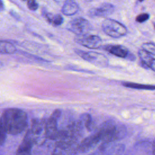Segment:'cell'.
<instances>
[{
  "label": "cell",
  "instance_id": "11",
  "mask_svg": "<svg viewBox=\"0 0 155 155\" xmlns=\"http://www.w3.org/2000/svg\"><path fill=\"white\" fill-rule=\"evenodd\" d=\"M115 10V7L110 3L102 4L99 7L91 8L89 12L91 17H105L112 14Z\"/></svg>",
  "mask_w": 155,
  "mask_h": 155
},
{
  "label": "cell",
  "instance_id": "8",
  "mask_svg": "<svg viewBox=\"0 0 155 155\" xmlns=\"http://www.w3.org/2000/svg\"><path fill=\"white\" fill-rule=\"evenodd\" d=\"M74 41L78 44L92 49H97L102 45V39L97 35H78L74 39Z\"/></svg>",
  "mask_w": 155,
  "mask_h": 155
},
{
  "label": "cell",
  "instance_id": "20",
  "mask_svg": "<svg viewBox=\"0 0 155 155\" xmlns=\"http://www.w3.org/2000/svg\"><path fill=\"white\" fill-rule=\"evenodd\" d=\"M64 22L63 17L59 14L53 15V18L50 21V24H51L54 27H58L61 25Z\"/></svg>",
  "mask_w": 155,
  "mask_h": 155
},
{
  "label": "cell",
  "instance_id": "4",
  "mask_svg": "<svg viewBox=\"0 0 155 155\" xmlns=\"http://www.w3.org/2000/svg\"><path fill=\"white\" fill-rule=\"evenodd\" d=\"M45 124L44 120L39 119H33L31 120L30 128L27 131L26 134L33 139L35 144L44 142L46 138Z\"/></svg>",
  "mask_w": 155,
  "mask_h": 155
},
{
  "label": "cell",
  "instance_id": "6",
  "mask_svg": "<svg viewBox=\"0 0 155 155\" xmlns=\"http://www.w3.org/2000/svg\"><path fill=\"white\" fill-rule=\"evenodd\" d=\"M67 28L76 35H82L87 34L91 30V25L85 18L78 17L70 21L67 25Z\"/></svg>",
  "mask_w": 155,
  "mask_h": 155
},
{
  "label": "cell",
  "instance_id": "5",
  "mask_svg": "<svg viewBox=\"0 0 155 155\" xmlns=\"http://www.w3.org/2000/svg\"><path fill=\"white\" fill-rule=\"evenodd\" d=\"M74 51L83 59L95 65L105 67L108 65V58L102 53L94 51H86L79 49H75Z\"/></svg>",
  "mask_w": 155,
  "mask_h": 155
},
{
  "label": "cell",
  "instance_id": "7",
  "mask_svg": "<svg viewBox=\"0 0 155 155\" xmlns=\"http://www.w3.org/2000/svg\"><path fill=\"white\" fill-rule=\"evenodd\" d=\"M61 115L60 110H56L45 124V134L46 138L50 140H55L58 134V122Z\"/></svg>",
  "mask_w": 155,
  "mask_h": 155
},
{
  "label": "cell",
  "instance_id": "16",
  "mask_svg": "<svg viewBox=\"0 0 155 155\" xmlns=\"http://www.w3.org/2000/svg\"><path fill=\"white\" fill-rule=\"evenodd\" d=\"M16 51L15 46L10 42L0 41V53L13 54Z\"/></svg>",
  "mask_w": 155,
  "mask_h": 155
},
{
  "label": "cell",
  "instance_id": "10",
  "mask_svg": "<svg viewBox=\"0 0 155 155\" xmlns=\"http://www.w3.org/2000/svg\"><path fill=\"white\" fill-rule=\"evenodd\" d=\"M101 142V139L97 132L84 138L81 143L78 145V151L85 153L93 148H95L97 145Z\"/></svg>",
  "mask_w": 155,
  "mask_h": 155
},
{
  "label": "cell",
  "instance_id": "9",
  "mask_svg": "<svg viewBox=\"0 0 155 155\" xmlns=\"http://www.w3.org/2000/svg\"><path fill=\"white\" fill-rule=\"evenodd\" d=\"M78 142L56 143L51 155H76L78 151Z\"/></svg>",
  "mask_w": 155,
  "mask_h": 155
},
{
  "label": "cell",
  "instance_id": "14",
  "mask_svg": "<svg viewBox=\"0 0 155 155\" xmlns=\"http://www.w3.org/2000/svg\"><path fill=\"white\" fill-rule=\"evenodd\" d=\"M105 50L110 53L121 58L131 57V54L128 48L121 45H108L105 47Z\"/></svg>",
  "mask_w": 155,
  "mask_h": 155
},
{
  "label": "cell",
  "instance_id": "24",
  "mask_svg": "<svg viewBox=\"0 0 155 155\" xmlns=\"http://www.w3.org/2000/svg\"><path fill=\"white\" fill-rule=\"evenodd\" d=\"M4 5H3V2L2 1V0H0V10H1L3 8Z\"/></svg>",
  "mask_w": 155,
  "mask_h": 155
},
{
  "label": "cell",
  "instance_id": "21",
  "mask_svg": "<svg viewBox=\"0 0 155 155\" xmlns=\"http://www.w3.org/2000/svg\"><path fill=\"white\" fill-rule=\"evenodd\" d=\"M142 49L145 51L155 55V45L153 42H146L142 46Z\"/></svg>",
  "mask_w": 155,
  "mask_h": 155
},
{
  "label": "cell",
  "instance_id": "22",
  "mask_svg": "<svg viewBox=\"0 0 155 155\" xmlns=\"http://www.w3.org/2000/svg\"><path fill=\"white\" fill-rule=\"evenodd\" d=\"M150 14L147 13H140L137 15L136 18V21L139 23H143L145 21H148L150 18Z\"/></svg>",
  "mask_w": 155,
  "mask_h": 155
},
{
  "label": "cell",
  "instance_id": "23",
  "mask_svg": "<svg viewBox=\"0 0 155 155\" xmlns=\"http://www.w3.org/2000/svg\"><path fill=\"white\" fill-rule=\"evenodd\" d=\"M27 7L32 11H36L39 7V4L36 0H27Z\"/></svg>",
  "mask_w": 155,
  "mask_h": 155
},
{
  "label": "cell",
  "instance_id": "26",
  "mask_svg": "<svg viewBox=\"0 0 155 155\" xmlns=\"http://www.w3.org/2000/svg\"><path fill=\"white\" fill-rule=\"evenodd\" d=\"M22 1H27V0H22Z\"/></svg>",
  "mask_w": 155,
  "mask_h": 155
},
{
  "label": "cell",
  "instance_id": "18",
  "mask_svg": "<svg viewBox=\"0 0 155 155\" xmlns=\"http://www.w3.org/2000/svg\"><path fill=\"white\" fill-rule=\"evenodd\" d=\"M79 121L81 122L84 128H85L88 131H92L94 124L93 122L91 116L89 114H87V113L83 114L81 116L79 119Z\"/></svg>",
  "mask_w": 155,
  "mask_h": 155
},
{
  "label": "cell",
  "instance_id": "2",
  "mask_svg": "<svg viewBox=\"0 0 155 155\" xmlns=\"http://www.w3.org/2000/svg\"><path fill=\"white\" fill-rule=\"evenodd\" d=\"M101 142L109 143L124 138L127 134L126 127L122 124H116L112 120H108L102 123L97 131Z\"/></svg>",
  "mask_w": 155,
  "mask_h": 155
},
{
  "label": "cell",
  "instance_id": "12",
  "mask_svg": "<svg viewBox=\"0 0 155 155\" xmlns=\"http://www.w3.org/2000/svg\"><path fill=\"white\" fill-rule=\"evenodd\" d=\"M138 55L140 58V63L142 66L146 68H150L153 71L155 70V58L154 56L148 53L143 49H140L138 51Z\"/></svg>",
  "mask_w": 155,
  "mask_h": 155
},
{
  "label": "cell",
  "instance_id": "15",
  "mask_svg": "<svg viewBox=\"0 0 155 155\" xmlns=\"http://www.w3.org/2000/svg\"><path fill=\"white\" fill-rule=\"evenodd\" d=\"M79 5L74 0H67L61 9L62 13L65 16H73L79 10Z\"/></svg>",
  "mask_w": 155,
  "mask_h": 155
},
{
  "label": "cell",
  "instance_id": "1",
  "mask_svg": "<svg viewBox=\"0 0 155 155\" xmlns=\"http://www.w3.org/2000/svg\"><path fill=\"white\" fill-rule=\"evenodd\" d=\"M1 118L7 129V133L17 135L22 133L28 124V117L26 113L19 108H8L5 110Z\"/></svg>",
  "mask_w": 155,
  "mask_h": 155
},
{
  "label": "cell",
  "instance_id": "25",
  "mask_svg": "<svg viewBox=\"0 0 155 155\" xmlns=\"http://www.w3.org/2000/svg\"><path fill=\"white\" fill-rule=\"evenodd\" d=\"M139 1H140V2H142V1H143V0H139Z\"/></svg>",
  "mask_w": 155,
  "mask_h": 155
},
{
  "label": "cell",
  "instance_id": "13",
  "mask_svg": "<svg viewBox=\"0 0 155 155\" xmlns=\"http://www.w3.org/2000/svg\"><path fill=\"white\" fill-rule=\"evenodd\" d=\"M35 144L32 139L25 134L22 142L16 151L15 155H31V149Z\"/></svg>",
  "mask_w": 155,
  "mask_h": 155
},
{
  "label": "cell",
  "instance_id": "17",
  "mask_svg": "<svg viewBox=\"0 0 155 155\" xmlns=\"http://www.w3.org/2000/svg\"><path fill=\"white\" fill-rule=\"evenodd\" d=\"M122 85L125 87L135 88V89H140V90H154L155 88L154 85H149V84H142L135 82H123L122 83Z\"/></svg>",
  "mask_w": 155,
  "mask_h": 155
},
{
  "label": "cell",
  "instance_id": "3",
  "mask_svg": "<svg viewBox=\"0 0 155 155\" xmlns=\"http://www.w3.org/2000/svg\"><path fill=\"white\" fill-rule=\"evenodd\" d=\"M102 27L106 35L114 38L124 36L127 33V29L124 24L112 19H105L102 22Z\"/></svg>",
  "mask_w": 155,
  "mask_h": 155
},
{
  "label": "cell",
  "instance_id": "19",
  "mask_svg": "<svg viewBox=\"0 0 155 155\" xmlns=\"http://www.w3.org/2000/svg\"><path fill=\"white\" fill-rule=\"evenodd\" d=\"M7 129L4 125L1 117H0V145L2 146L4 144L7 137Z\"/></svg>",
  "mask_w": 155,
  "mask_h": 155
}]
</instances>
